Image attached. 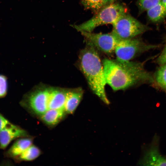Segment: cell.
Masks as SVG:
<instances>
[{
  "instance_id": "obj_1",
  "label": "cell",
  "mask_w": 166,
  "mask_h": 166,
  "mask_svg": "<svg viewBox=\"0 0 166 166\" xmlns=\"http://www.w3.org/2000/svg\"><path fill=\"white\" fill-rule=\"evenodd\" d=\"M102 62L106 83L114 91L140 84H154L153 75L145 69L144 63L106 58Z\"/></svg>"
},
{
  "instance_id": "obj_2",
  "label": "cell",
  "mask_w": 166,
  "mask_h": 166,
  "mask_svg": "<svg viewBox=\"0 0 166 166\" xmlns=\"http://www.w3.org/2000/svg\"><path fill=\"white\" fill-rule=\"evenodd\" d=\"M97 50L86 44L79 54V68L93 92L106 105L110 102L105 91L106 84L103 68Z\"/></svg>"
},
{
  "instance_id": "obj_3",
  "label": "cell",
  "mask_w": 166,
  "mask_h": 166,
  "mask_svg": "<svg viewBox=\"0 0 166 166\" xmlns=\"http://www.w3.org/2000/svg\"><path fill=\"white\" fill-rule=\"evenodd\" d=\"M127 12V9L125 6L114 2L103 6L88 20L80 25L72 26L78 31L92 32L99 26L112 24L120 17Z\"/></svg>"
},
{
  "instance_id": "obj_4",
  "label": "cell",
  "mask_w": 166,
  "mask_h": 166,
  "mask_svg": "<svg viewBox=\"0 0 166 166\" xmlns=\"http://www.w3.org/2000/svg\"><path fill=\"white\" fill-rule=\"evenodd\" d=\"M111 32L119 40L131 39L149 30L150 28L142 23L127 13L112 24Z\"/></svg>"
},
{
  "instance_id": "obj_5",
  "label": "cell",
  "mask_w": 166,
  "mask_h": 166,
  "mask_svg": "<svg viewBox=\"0 0 166 166\" xmlns=\"http://www.w3.org/2000/svg\"><path fill=\"white\" fill-rule=\"evenodd\" d=\"M159 47V45L148 44L141 39L136 37L120 40L116 46L114 52L117 59L128 61L142 53Z\"/></svg>"
},
{
  "instance_id": "obj_6",
  "label": "cell",
  "mask_w": 166,
  "mask_h": 166,
  "mask_svg": "<svg viewBox=\"0 0 166 166\" xmlns=\"http://www.w3.org/2000/svg\"><path fill=\"white\" fill-rule=\"evenodd\" d=\"M49 91V87L36 89L25 96L20 104L32 113L41 116L48 109Z\"/></svg>"
},
{
  "instance_id": "obj_7",
  "label": "cell",
  "mask_w": 166,
  "mask_h": 166,
  "mask_svg": "<svg viewBox=\"0 0 166 166\" xmlns=\"http://www.w3.org/2000/svg\"><path fill=\"white\" fill-rule=\"evenodd\" d=\"M86 44L93 46L97 50L107 54L114 52L116 46L120 40L111 32L107 34L95 33L81 30Z\"/></svg>"
},
{
  "instance_id": "obj_8",
  "label": "cell",
  "mask_w": 166,
  "mask_h": 166,
  "mask_svg": "<svg viewBox=\"0 0 166 166\" xmlns=\"http://www.w3.org/2000/svg\"><path fill=\"white\" fill-rule=\"evenodd\" d=\"M28 136L25 130L11 123L0 131V148L4 149L13 140Z\"/></svg>"
},
{
  "instance_id": "obj_9",
  "label": "cell",
  "mask_w": 166,
  "mask_h": 166,
  "mask_svg": "<svg viewBox=\"0 0 166 166\" xmlns=\"http://www.w3.org/2000/svg\"><path fill=\"white\" fill-rule=\"evenodd\" d=\"M139 161L140 165L148 166H166V158L160 154L157 144L154 141Z\"/></svg>"
},
{
  "instance_id": "obj_10",
  "label": "cell",
  "mask_w": 166,
  "mask_h": 166,
  "mask_svg": "<svg viewBox=\"0 0 166 166\" xmlns=\"http://www.w3.org/2000/svg\"><path fill=\"white\" fill-rule=\"evenodd\" d=\"M67 92V90L64 89L49 87L48 109H64Z\"/></svg>"
},
{
  "instance_id": "obj_11",
  "label": "cell",
  "mask_w": 166,
  "mask_h": 166,
  "mask_svg": "<svg viewBox=\"0 0 166 166\" xmlns=\"http://www.w3.org/2000/svg\"><path fill=\"white\" fill-rule=\"evenodd\" d=\"M31 138L28 137L17 139L11 147L5 152L6 157L14 160L28 147L32 144Z\"/></svg>"
},
{
  "instance_id": "obj_12",
  "label": "cell",
  "mask_w": 166,
  "mask_h": 166,
  "mask_svg": "<svg viewBox=\"0 0 166 166\" xmlns=\"http://www.w3.org/2000/svg\"><path fill=\"white\" fill-rule=\"evenodd\" d=\"M83 94L81 89L67 90L64 106L65 111L72 113L80 103Z\"/></svg>"
},
{
  "instance_id": "obj_13",
  "label": "cell",
  "mask_w": 166,
  "mask_h": 166,
  "mask_svg": "<svg viewBox=\"0 0 166 166\" xmlns=\"http://www.w3.org/2000/svg\"><path fill=\"white\" fill-rule=\"evenodd\" d=\"M146 11L148 19L154 23L162 22L166 17V8L161 2Z\"/></svg>"
},
{
  "instance_id": "obj_14",
  "label": "cell",
  "mask_w": 166,
  "mask_h": 166,
  "mask_svg": "<svg viewBox=\"0 0 166 166\" xmlns=\"http://www.w3.org/2000/svg\"><path fill=\"white\" fill-rule=\"evenodd\" d=\"M64 109H48L41 116L42 121L49 125H54L58 123L64 116Z\"/></svg>"
},
{
  "instance_id": "obj_15",
  "label": "cell",
  "mask_w": 166,
  "mask_h": 166,
  "mask_svg": "<svg viewBox=\"0 0 166 166\" xmlns=\"http://www.w3.org/2000/svg\"><path fill=\"white\" fill-rule=\"evenodd\" d=\"M40 154L41 151L39 148L32 144L14 160L17 162L30 161L37 158Z\"/></svg>"
},
{
  "instance_id": "obj_16",
  "label": "cell",
  "mask_w": 166,
  "mask_h": 166,
  "mask_svg": "<svg viewBox=\"0 0 166 166\" xmlns=\"http://www.w3.org/2000/svg\"><path fill=\"white\" fill-rule=\"evenodd\" d=\"M153 76L154 84L166 93V64L160 65Z\"/></svg>"
},
{
  "instance_id": "obj_17",
  "label": "cell",
  "mask_w": 166,
  "mask_h": 166,
  "mask_svg": "<svg viewBox=\"0 0 166 166\" xmlns=\"http://www.w3.org/2000/svg\"><path fill=\"white\" fill-rule=\"evenodd\" d=\"M80 2L85 9L95 14L104 6L102 0H80Z\"/></svg>"
},
{
  "instance_id": "obj_18",
  "label": "cell",
  "mask_w": 166,
  "mask_h": 166,
  "mask_svg": "<svg viewBox=\"0 0 166 166\" xmlns=\"http://www.w3.org/2000/svg\"><path fill=\"white\" fill-rule=\"evenodd\" d=\"M160 2L161 0H138L137 4L140 13L147 11Z\"/></svg>"
},
{
  "instance_id": "obj_19",
  "label": "cell",
  "mask_w": 166,
  "mask_h": 166,
  "mask_svg": "<svg viewBox=\"0 0 166 166\" xmlns=\"http://www.w3.org/2000/svg\"><path fill=\"white\" fill-rule=\"evenodd\" d=\"M7 91V82L6 78L0 75V98L4 97Z\"/></svg>"
},
{
  "instance_id": "obj_20",
  "label": "cell",
  "mask_w": 166,
  "mask_h": 166,
  "mask_svg": "<svg viewBox=\"0 0 166 166\" xmlns=\"http://www.w3.org/2000/svg\"><path fill=\"white\" fill-rule=\"evenodd\" d=\"M160 65L166 64V35L165 37V44L163 49L156 60Z\"/></svg>"
},
{
  "instance_id": "obj_21",
  "label": "cell",
  "mask_w": 166,
  "mask_h": 166,
  "mask_svg": "<svg viewBox=\"0 0 166 166\" xmlns=\"http://www.w3.org/2000/svg\"><path fill=\"white\" fill-rule=\"evenodd\" d=\"M10 123L11 122L7 118L0 113V131Z\"/></svg>"
},
{
  "instance_id": "obj_22",
  "label": "cell",
  "mask_w": 166,
  "mask_h": 166,
  "mask_svg": "<svg viewBox=\"0 0 166 166\" xmlns=\"http://www.w3.org/2000/svg\"><path fill=\"white\" fill-rule=\"evenodd\" d=\"M116 0H102L104 6L113 3Z\"/></svg>"
},
{
  "instance_id": "obj_23",
  "label": "cell",
  "mask_w": 166,
  "mask_h": 166,
  "mask_svg": "<svg viewBox=\"0 0 166 166\" xmlns=\"http://www.w3.org/2000/svg\"><path fill=\"white\" fill-rule=\"evenodd\" d=\"M160 2L166 8V0H161Z\"/></svg>"
}]
</instances>
